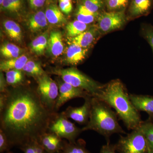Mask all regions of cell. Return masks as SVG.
<instances>
[{"mask_svg":"<svg viewBox=\"0 0 153 153\" xmlns=\"http://www.w3.org/2000/svg\"><path fill=\"white\" fill-rule=\"evenodd\" d=\"M81 4L92 13H101L105 3L102 0H81Z\"/></svg>","mask_w":153,"mask_h":153,"instance_id":"32","label":"cell"},{"mask_svg":"<svg viewBox=\"0 0 153 153\" xmlns=\"http://www.w3.org/2000/svg\"><path fill=\"white\" fill-rule=\"evenodd\" d=\"M111 108L104 102L92 97L89 120L82 128V131H94L107 141L113 134L125 133L118 121L117 115Z\"/></svg>","mask_w":153,"mask_h":153,"instance_id":"3","label":"cell"},{"mask_svg":"<svg viewBox=\"0 0 153 153\" xmlns=\"http://www.w3.org/2000/svg\"><path fill=\"white\" fill-rule=\"evenodd\" d=\"M115 146L118 153H147L149 149L140 127L126 136L121 137Z\"/></svg>","mask_w":153,"mask_h":153,"instance_id":"6","label":"cell"},{"mask_svg":"<svg viewBox=\"0 0 153 153\" xmlns=\"http://www.w3.org/2000/svg\"><path fill=\"white\" fill-rule=\"evenodd\" d=\"M48 23L45 13L40 11L30 16L28 20L27 25L32 32L38 33L47 27Z\"/></svg>","mask_w":153,"mask_h":153,"instance_id":"17","label":"cell"},{"mask_svg":"<svg viewBox=\"0 0 153 153\" xmlns=\"http://www.w3.org/2000/svg\"><path fill=\"white\" fill-rule=\"evenodd\" d=\"M49 36L46 32L34 39L30 45L31 51L36 55H43L47 48Z\"/></svg>","mask_w":153,"mask_h":153,"instance_id":"21","label":"cell"},{"mask_svg":"<svg viewBox=\"0 0 153 153\" xmlns=\"http://www.w3.org/2000/svg\"><path fill=\"white\" fill-rule=\"evenodd\" d=\"M26 55H22L16 58L1 61L0 63V70L1 72L12 70H22L28 61Z\"/></svg>","mask_w":153,"mask_h":153,"instance_id":"18","label":"cell"},{"mask_svg":"<svg viewBox=\"0 0 153 153\" xmlns=\"http://www.w3.org/2000/svg\"><path fill=\"white\" fill-rule=\"evenodd\" d=\"M45 13L48 23L51 25H61L66 22V18L60 8L55 4L50 5Z\"/></svg>","mask_w":153,"mask_h":153,"instance_id":"19","label":"cell"},{"mask_svg":"<svg viewBox=\"0 0 153 153\" xmlns=\"http://www.w3.org/2000/svg\"><path fill=\"white\" fill-rule=\"evenodd\" d=\"M88 49H84L76 44L69 43L66 52V62L68 65L76 66L87 57Z\"/></svg>","mask_w":153,"mask_h":153,"instance_id":"14","label":"cell"},{"mask_svg":"<svg viewBox=\"0 0 153 153\" xmlns=\"http://www.w3.org/2000/svg\"><path fill=\"white\" fill-rule=\"evenodd\" d=\"M58 75L64 82L74 87L82 89L95 97L103 87L98 82L94 80L76 68H55L51 71Z\"/></svg>","mask_w":153,"mask_h":153,"instance_id":"4","label":"cell"},{"mask_svg":"<svg viewBox=\"0 0 153 153\" xmlns=\"http://www.w3.org/2000/svg\"><path fill=\"white\" fill-rule=\"evenodd\" d=\"M63 153H91L86 148V143L82 139L76 140L74 142L64 140Z\"/></svg>","mask_w":153,"mask_h":153,"instance_id":"23","label":"cell"},{"mask_svg":"<svg viewBox=\"0 0 153 153\" xmlns=\"http://www.w3.org/2000/svg\"><path fill=\"white\" fill-rule=\"evenodd\" d=\"M64 140L57 135L47 132L42 135L38 142L48 153H53L63 151Z\"/></svg>","mask_w":153,"mask_h":153,"instance_id":"13","label":"cell"},{"mask_svg":"<svg viewBox=\"0 0 153 153\" xmlns=\"http://www.w3.org/2000/svg\"><path fill=\"white\" fill-rule=\"evenodd\" d=\"M100 153H118L116 149L115 145H111L107 142L106 144L102 147Z\"/></svg>","mask_w":153,"mask_h":153,"instance_id":"36","label":"cell"},{"mask_svg":"<svg viewBox=\"0 0 153 153\" xmlns=\"http://www.w3.org/2000/svg\"><path fill=\"white\" fill-rule=\"evenodd\" d=\"M47 49L49 54L54 57H58L63 53L64 44L60 31L55 30L50 33Z\"/></svg>","mask_w":153,"mask_h":153,"instance_id":"16","label":"cell"},{"mask_svg":"<svg viewBox=\"0 0 153 153\" xmlns=\"http://www.w3.org/2000/svg\"><path fill=\"white\" fill-rule=\"evenodd\" d=\"M5 31L9 38L17 42L22 41L23 34L21 27L16 22L12 20H7L3 23Z\"/></svg>","mask_w":153,"mask_h":153,"instance_id":"20","label":"cell"},{"mask_svg":"<svg viewBox=\"0 0 153 153\" xmlns=\"http://www.w3.org/2000/svg\"><path fill=\"white\" fill-rule=\"evenodd\" d=\"M22 71L25 74L36 79L46 73L40 63L32 60H28Z\"/></svg>","mask_w":153,"mask_h":153,"instance_id":"24","label":"cell"},{"mask_svg":"<svg viewBox=\"0 0 153 153\" xmlns=\"http://www.w3.org/2000/svg\"><path fill=\"white\" fill-rule=\"evenodd\" d=\"M23 0H4L1 9L11 13H19L23 8Z\"/></svg>","mask_w":153,"mask_h":153,"instance_id":"28","label":"cell"},{"mask_svg":"<svg viewBox=\"0 0 153 153\" xmlns=\"http://www.w3.org/2000/svg\"><path fill=\"white\" fill-rule=\"evenodd\" d=\"M24 153H48L38 141H33L19 148Z\"/></svg>","mask_w":153,"mask_h":153,"instance_id":"31","label":"cell"},{"mask_svg":"<svg viewBox=\"0 0 153 153\" xmlns=\"http://www.w3.org/2000/svg\"><path fill=\"white\" fill-rule=\"evenodd\" d=\"M88 97L84 99V103L78 107L68 106L64 111L63 114L68 119H71L80 125H86L89 120L91 107V98Z\"/></svg>","mask_w":153,"mask_h":153,"instance_id":"10","label":"cell"},{"mask_svg":"<svg viewBox=\"0 0 153 153\" xmlns=\"http://www.w3.org/2000/svg\"><path fill=\"white\" fill-rule=\"evenodd\" d=\"M59 78L60 79L56 82L59 88V94L55 103L54 110L55 112H57L61 106L71 99L76 98L85 99L91 96L85 91L74 87L64 82L60 77Z\"/></svg>","mask_w":153,"mask_h":153,"instance_id":"9","label":"cell"},{"mask_svg":"<svg viewBox=\"0 0 153 153\" xmlns=\"http://www.w3.org/2000/svg\"><path fill=\"white\" fill-rule=\"evenodd\" d=\"M130 0H105L108 11H125Z\"/></svg>","mask_w":153,"mask_h":153,"instance_id":"30","label":"cell"},{"mask_svg":"<svg viewBox=\"0 0 153 153\" xmlns=\"http://www.w3.org/2000/svg\"><path fill=\"white\" fill-rule=\"evenodd\" d=\"M30 6L32 9L40 8L44 5L46 0H28Z\"/></svg>","mask_w":153,"mask_h":153,"instance_id":"37","label":"cell"},{"mask_svg":"<svg viewBox=\"0 0 153 153\" xmlns=\"http://www.w3.org/2000/svg\"><path fill=\"white\" fill-rule=\"evenodd\" d=\"M0 92L4 93L7 91L8 87H7L8 84L6 81V77H4L2 74V72L1 71V77H0Z\"/></svg>","mask_w":153,"mask_h":153,"instance_id":"38","label":"cell"},{"mask_svg":"<svg viewBox=\"0 0 153 153\" xmlns=\"http://www.w3.org/2000/svg\"><path fill=\"white\" fill-rule=\"evenodd\" d=\"M25 73L22 70H12L6 72L7 83L11 87H17L23 85L25 80Z\"/></svg>","mask_w":153,"mask_h":153,"instance_id":"25","label":"cell"},{"mask_svg":"<svg viewBox=\"0 0 153 153\" xmlns=\"http://www.w3.org/2000/svg\"><path fill=\"white\" fill-rule=\"evenodd\" d=\"M4 1V0H0V6H1L2 4Z\"/></svg>","mask_w":153,"mask_h":153,"instance_id":"40","label":"cell"},{"mask_svg":"<svg viewBox=\"0 0 153 153\" xmlns=\"http://www.w3.org/2000/svg\"><path fill=\"white\" fill-rule=\"evenodd\" d=\"M0 109V129L12 147L39 140L55 113L43 104L37 90L26 85L8 88Z\"/></svg>","mask_w":153,"mask_h":153,"instance_id":"1","label":"cell"},{"mask_svg":"<svg viewBox=\"0 0 153 153\" xmlns=\"http://www.w3.org/2000/svg\"><path fill=\"white\" fill-rule=\"evenodd\" d=\"M133 105L138 111L146 112L151 118L153 117V97L146 95L129 94Z\"/></svg>","mask_w":153,"mask_h":153,"instance_id":"15","label":"cell"},{"mask_svg":"<svg viewBox=\"0 0 153 153\" xmlns=\"http://www.w3.org/2000/svg\"><path fill=\"white\" fill-rule=\"evenodd\" d=\"M147 141L149 148L153 150V121L148 120L143 122L140 126Z\"/></svg>","mask_w":153,"mask_h":153,"instance_id":"29","label":"cell"},{"mask_svg":"<svg viewBox=\"0 0 153 153\" xmlns=\"http://www.w3.org/2000/svg\"><path fill=\"white\" fill-rule=\"evenodd\" d=\"M53 153H63L62 151H60V152H57Z\"/></svg>","mask_w":153,"mask_h":153,"instance_id":"42","label":"cell"},{"mask_svg":"<svg viewBox=\"0 0 153 153\" xmlns=\"http://www.w3.org/2000/svg\"><path fill=\"white\" fill-rule=\"evenodd\" d=\"M71 0H59V1H70Z\"/></svg>","mask_w":153,"mask_h":153,"instance_id":"41","label":"cell"},{"mask_svg":"<svg viewBox=\"0 0 153 153\" xmlns=\"http://www.w3.org/2000/svg\"><path fill=\"white\" fill-rule=\"evenodd\" d=\"M95 97L113 108L129 130L138 128L142 123L138 111L133 105L124 85L120 79H114L103 85Z\"/></svg>","mask_w":153,"mask_h":153,"instance_id":"2","label":"cell"},{"mask_svg":"<svg viewBox=\"0 0 153 153\" xmlns=\"http://www.w3.org/2000/svg\"><path fill=\"white\" fill-rule=\"evenodd\" d=\"M89 25L77 20L69 22L66 27L67 36L69 38L76 37L90 28L91 26Z\"/></svg>","mask_w":153,"mask_h":153,"instance_id":"26","label":"cell"},{"mask_svg":"<svg viewBox=\"0 0 153 153\" xmlns=\"http://www.w3.org/2000/svg\"><path fill=\"white\" fill-rule=\"evenodd\" d=\"M12 148L7 136L0 129V153H6L10 152Z\"/></svg>","mask_w":153,"mask_h":153,"instance_id":"34","label":"cell"},{"mask_svg":"<svg viewBox=\"0 0 153 153\" xmlns=\"http://www.w3.org/2000/svg\"><path fill=\"white\" fill-rule=\"evenodd\" d=\"M128 21L125 11L101 12L97 19L96 26L101 35L120 30Z\"/></svg>","mask_w":153,"mask_h":153,"instance_id":"8","label":"cell"},{"mask_svg":"<svg viewBox=\"0 0 153 153\" xmlns=\"http://www.w3.org/2000/svg\"><path fill=\"white\" fill-rule=\"evenodd\" d=\"M1 54L6 59L16 58L21 56L22 50L20 47L12 43H8L3 44L0 49Z\"/></svg>","mask_w":153,"mask_h":153,"instance_id":"27","label":"cell"},{"mask_svg":"<svg viewBox=\"0 0 153 153\" xmlns=\"http://www.w3.org/2000/svg\"><path fill=\"white\" fill-rule=\"evenodd\" d=\"M101 36V33L95 25L91 26L80 35L74 38H69L68 40L70 43L76 44L84 49H89Z\"/></svg>","mask_w":153,"mask_h":153,"instance_id":"11","label":"cell"},{"mask_svg":"<svg viewBox=\"0 0 153 153\" xmlns=\"http://www.w3.org/2000/svg\"><path fill=\"white\" fill-rule=\"evenodd\" d=\"M153 0H131L129 7L128 19L133 20L147 16L152 10Z\"/></svg>","mask_w":153,"mask_h":153,"instance_id":"12","label":"cell"},{"mask_svg":"<svg viewBox=\"0 0 153 153\" xmlns=\"http://www.w3.org/2000/svg\"><path fill=\"white\" fill-rule=\"evenodd\" d=\"M147 153H153V150H151L150 149H149V150L148 151Z\"/></svg>","mask_w":153,"mask_h":153,"instance_id":"39","label":"cell"},{"mask_svg":"<svg viewBox=\"0 0 153 153\" xmlns=\"http://www.w3.org/2000/svg\"><path fill=\"white\" fill-rule=\"evenodd\" d=\"M141 32L143 37L150 45L153 52V26L150 24H143Z\"/></svg>","mask_w":153,"mask_h":153,"instance_id":"33","label":"cell"},{"mask_svg":"<svg viewBox=\"0 0 153 153\" xmlns=\"http://www.w3.org/2000/svg\"><path fill=\"white\" fill-rule=\"evenodd\" d=\"M36 80L38 83L36 90L41 102L47 108L55 111V103L59 94L57 82L47 73Z\"/></svg>","mask_w":153,"mask_h":153,"instance_id":"7","label":"cell"},{"mask_svg":"<svg viewBox=\"0 0 153 153\" xmlns=\"http://www.w3.org/2000/svg\"><path fill=\"white\" fill-rule=\"evenodd\" d=\"M68 119L63 112H55L49 123L47 132L55 134L68 142L76 141L83 131L82 128L77 127Z\"/></svg>","mask_w":153,"mask_h":153,"instance_id":"5","label":"cell"},{"mask_svg":"<svg viewBox=\"0 0 153 153\" xmlns=\"http://www.w3.org/2000/svg\"><path fill=\"white\" fill-rule=\"evenodd\" d=\"M59 8L63 13L68 15L71 13L73 9L71 1H59Z\"/></svg>","mask_w":153,"mask_h":153,"instance_id":"35","label":"cell"},{"mask_svg":"<svg viewBox=\"0 0 153 153\" xmlns=\"http://www.w3.org/2000/svg\"><path fill=\"white\" fill-rule=\"evenodd\" d=\"M100 13H94L88 10L80 4L78 6L76 13V20L88 25L97 22Z\"/></svg>","mask_w":153,"mask_h":153,"instance_id":"22","label":"cell"},{"mask_svg":"<svg viewBox=\"0 0 153 153\" xmlns=\"http://www.w3.org/2000/svg\"><path fill=\"white\" fill-rule=\"evenodd\" d=\"M6 153H13L12 152H7Z\"/></svg>","mask_w":153,"mask_h":153,"instance_id":"43","label":"cell"},{"mask_svg":"<svg viewBox=\"0 0 153 153\" xmlns=\"http://www.w3.org/2000/svg\"><path fill=\"white\" fill-rule=\"evenodd\" d=\"M52 1H53V0H52Z\"/></svg>","mask_w":153,"mask_h":153,"instance_id":"44","label":"cell"}]
</instances>
